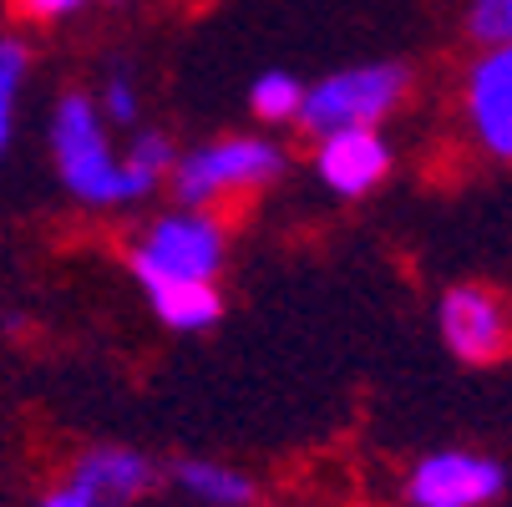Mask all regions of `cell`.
<instances>
[{
    "mask_svg": "<svg viewBox=\"0 0 512 507\" xmlns=\"http://www.w3.org/2000/svg\"><path fill=\"white\" fill-rule=\"evenodd\" d=\"M300 102H305V87L289 77V71H264L249 92V107H254L259 122H295Z\"/></svg>",
    "mask_w": 512,
    "mask_h": 507,
    "instance_id": "cell-13",
    "label": "cell"
},
{
    "mask_svg": "<svg viewBox=\"0 0 512 507\" xmlns=\"http://www.w3.org/2000/svg\"><path fill=\"white\" fill-rule=\"evenodd\" d=\"M467 31L482 46H507L512 41V0H472Z\"/></svg>",
    "mask_w": 512,
    "mask_h": 507,
    "instance_id": "cell-15",
    "label": "cell"
},
{
    "mask_svg": "<svg viewBox=\"0 0 512 507\" xmlns=\"http://www.w3.org/2000/svg\"><path fill=\"white\" fill-rule=\"evenodd\" d=\"M229 259V234L208 208H178L148 224L132 244V274L142 289L153 284H213Z\"/></svg>",
    "mask_w": 512,
    "mask_h": 507,
    "instance_id": "cell-2",
    "label": "cell"
},
{
    "mask_svg": "<svg viewBox=\"0 0 512 507\" xmlns=\"http://www.w3.org/2000/svg\"><path fill=\"white\" fill-rule=\"evenodd\" d=\"M51 153H56V173L61 183L77 193L87 208H122L148 198L137 188V178L122 168V158L112 153L102 112L87 92H66L51 112Z\"/></svg>",
    "mask_w": 512,
    "mask_h": 507,
    "instance_id": "cell-1",
    "label": "cell"
},
{
    "mask_svg": "<svg viewBox=\"0 0 512 507\" xmlns=\"http://www.w3.org/2000/svg\"><path fill=\"white\" fill-rule=\"evenodd\" d=\"M284 173V148L269 137H218L203 148L173 158V193L183 208H213L244 198Z\"/></svg>",
    "mask_w": 512,
    "mask_h": 507,
    "instance_id": "cell-3",
    "label": "cell"
},
{
    "mask_svg": "<svg viewBox=\"0 0 512 507\" xmlns=\"http://www.w3.org/2000/svg\"><path fill=\"white\" fill-rule=\"evenodd\" d=\"M97 112H107V122H137V92L117 77V82L107 87V97H102Z\"/></svg>",
    "mask_w": 512,
    "mask_h": 507,
    "instance_id": "cell-17",
    "label": "cell"
},
{
    "mask_svg": "<svg viewBox=\"0 0 512 507\" xmlns=\"http://www.w3.org/2000/svg\"><path fill=\"white\" fill-rule=\"evenodd\" d=\"M66 477L77 482L97 507H132L158 487L153 457H142L132 447H92V452H82L77 462H71Z\"/></svg>",
    "mask_w": 512,
    "mask_h": 507,
    "instance_id": "cell-9",
    "label": "cell"
},
{
    "mask_svg": "<svg viewBox=\"0 0 512 507\" xmlns=\"http://www.w3.org/2000/svg\"><path fill=\"white\" fill-rule=\"evenodd\" d=\"M36 507H97V502H92L77 482H71V477H61L56 487H46V492H41V502H36Z\"/></svg>",
    "mask_w": 512,
    "mask_h": 507,
    "instance_id": "cell-18",
    "label": "cell"
},
{
    "mask_svg": "<svg viewBox=\"0 0 512 507\" xmlns=\"http://www.w3.org/2000/svg\"><path fill=\"white\" fill-rule=\"evenodd\" d=\"M173 482L203 507H254V497H259L254 477H244L239 467H224V462H208V457L173 462Z\"/></svg>",
    "mask_w": 512,
    "mask_h": 507,
    "instance_id": "cell-10",
    "label": "cell"
},
{
    "mask_svg": "<svg viewBox=\"0 0 512 507\" xmlns=\"http://www.w3.org/2000/svg\"><path fill=\"white\" fill-rule=\"evenodd\" d=\"M173 142L163 137V132H142L137 142H132V148H127V158H122V168L137 178V188L142 193H153L168 173H173Z\"/></svg>",
    "mask_w": 512,
    "mask_h": 507,
    "instance_id": "cell-14",
    "label": "cell"
},
{
    "mask_svg": "<svg viewBox=\"0 0 512 507\" xmlns=\"http://www.w3.org/2000/svg\"><path fill=\"white\" fill-rule=\"evenodd\" d=\"M462 107L477 148L497 163H512V41L482 46L462 77Z\"/></svg>",
    "mask_w": 512,
    "mask_h": 507,
    "instance_id": "cell-7",
    "label": "cell"
},
{
    "mask_svg": "<svg viewBox=\"0 0 512 507\" xmlns=\"http://www.w3.org/2000/svg\"><path fill=\"white\" fill-rule=\"evenodd\" d=\"M31 71V46L11 31H0V158L11 148V127H16V97H21V82Z\"/></svg>",
    "mask_w": 512,
    "mask_h": 507,
    "instance_id": "cell-12",
    "label": "cell"
},
{
    "mask_svg": "<svg viewBox=\"0 0 512 507\" xmlns=\"http://www.w3.org/2000/svg\"><path fill=\"white\" fill-rule=\"evenodd\" d=\"M16 16L21 21H36V26H51V21H66V16H77L87 0H11Z\"/></svg>",
    "mask_w": 512,
    "mask_h": 507,
    "instance_id": "cell-16",
    "label": "cell"
},
{
    "mask_svg": "<svg viewBox=\"0 0 512 507\" xmlns=\"http://www.w3.org/2000/svg\"><path fill=\"white\" fill-rule=\"evenodd\" d=\"M315 173L330 193L340 198H365L371 188L386 183L391 173V142L376 127H340L320 137V153H315Z\"/></svg>",
    "mask_w": 512,
    "mask_h": 507,
    "instance_id": "cell-8",
    "label": "cell"
},
{
    "mask_svg": "<svg viewBox=\"0 0 512 507\" xmlns=\"http://www.w3.org/2000/svg\"><path fill=\"white\" fill-rule=\"evenodd\" d=\"M148 300H153V310H158L163 325L188 330V335L208 330L218 315H224V295H218L213 284H153Z\"/></svg>",
    "mask_w": 512,
    "mask_h": 507,
    "instance_id": "cell-11",
    "label": "cell"
},
{
    "mask_svg": "<svg viewBox=\"0 0 512 507\" xmlns=\"http://www.w3.org/2000/svg\"><path fill=\"white\" fill-rule=\"evenodd\" d=\"M502 492H507V467L497 457L467 452V447L426 452L406 477L411 507H487Z\"/></svg>",
    "mask_w": 512,
    "mask_h": 507,
    "instance_id": "cell-5",
    "label": "cell"
},
{
    "mask_svg": "<svg viewBox=\"0 0 512 507\" xmlns=\"http://www.w3.org/2000/svg\"><path fill=\"white\" fill-rule=\"evenodd\" d=\"M436 325H442L447 350L467 366H497L502 355H512V305L487 284L447 289Z\"/></svg>",
    "mask_w": 512,
    "mask_h": 507,
    "instance_id": "cell-6",
    "label": "cell"
},
{
    "mask_svg": "<svg viewBox=\"0 0 512 507\" xmlns=\"http://www.w3.org/2000/svg\"><path fill=\"white\" fill-rule=\"evenodd\" d=\"M411 87V71L396 61H365V66H345L330 71L325 82H315L300 102V117L310 132H340V127H376L386 122Z\"/></svg>",
    "mask_w": 512,
    "mask_h": 507,
    "instance_id": "cell-4",
    "label": "cell"
}]
</instances>
